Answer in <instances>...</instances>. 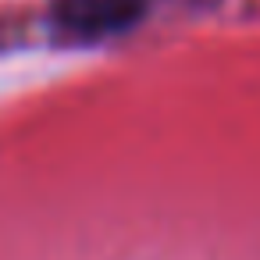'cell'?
<instances>
[{"instance_id": "6da1fadb", "label": "cell", "mask_w": 260, "mask_h": 260, "mask_svg": "<svg viewBox=\"0 0 260 260\" xmlns=\"http://www.w3.org/2000/svg\"><path fill=\"white\" fill-rule=\"evenodd\" d=\"M146 4L150 0H54L50 22L72 40H104L128 32L146 15Z\"/></svg>"}]
</instances>
